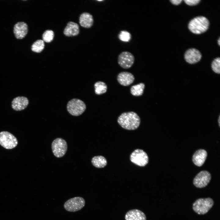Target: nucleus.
Returning a JSON list of instances; mask_svg holds the SVG:
<instances>
[{"mask_svg":"<svg viewBox=\"0 0 220 220\" xmlns=\"http://www.w3.org/2000/svg\"><path fill=\"white\" fill-rule=\"evenodd\" d=\"M85 201L81 197H76L71 198L64 203V207L67 211L75 212L81 210L85 205Z\"/></svg>","mask_w":220,"mask_h":220,"instance_id":"nucleus-6","label":"nucleus"},{"mask_svg":"<svg viewBox=\"0 0 220 220\" xmlns=\"http://www.w3.org/2000/svg\"><path fill=\"white\" fill-rule=\"evenodd\" d=\"M91 163L95 167L102 168L107 164V161L104 156H95L91 160Z\"/></svg>","mask_w":220,"mask_h":220,"instance_id":"nucleus-19","label":"nucleus"},{"mask_svg":"<svg viewBox=\"0 0 220 220\" xmlns=\"http://www.w3.org/2000/svg\"><path fill=\"white\" fill-rule=\"evenodd\" d=\"M201 57L200 52L195 48H191L187 50L184 55L186 61L190 64H194L199 62Z\"/></svg>","mask_w":220,"mask_h":220,"instance_id":"nucleus-11","label":"nucleus"},{"mask_svg":"<svg viewBox=\"0 0 220 220\" xmlns=\"http://www.w3.org/2000/svg\"><path fill=\"white\" fill-rule=\"evenodd\" d=\"M209 25L208 20L205 17L199 16L192 19L188 24V27L193 33L202 34L208 29Z\"/></svg>","mask_w":220,"mask_h":220,"instance_id":"nucleus-2","label":"nucleus"},{"mask_svg":"<svg viewBox=\"0 0 220 220\" xmlns=\"http://www.w3.org/2000/svg\"><path fill=\"white\" fill-rule=\"evenodd\" d=\"M54 36V32L52 30H47L43 34V40L46 42H50L53 40Z\"/></svg>","mask_w":220,"mask_h":220,"instance_id":"nucleus-23","label":"nucleus"},{"mask_svg":"<svg viewBox=\"0 0 220 220\" xmlns=\"http://www.w3.org/2000/svg\"><path fill=\"white\" fill-rule=\"evenodd\" d=\"M29 104L28 99L24 96L17 97L14 98L12 102V108L16 111L25 109Z\"/></svg>","mask_w":220,"mask_h":220,"instance_id":"nucleus-14","label":"nucleus"},{"mask_svg":"<svg viewBox=\"0 0 220 220\" xmlns=\"http://www.w3.org/2000/svg\"><path fill=\"white\" fill-rule=\"evenodd\" d=\"M135 61L134 55L130 52L124 51L121 52L118 58V63L119 65L124 69L130 68L134 64Z\"/></svg>","mask_w":220,"mask_h":220,"instance_id":"nucleus-9","label":"nucleus"},{"mask_svg":"<svg viewBox=\"0 0 220 220\" xmlns=\"http://www.w3.org/2000/svg\"><path fill=\"white\" fill-rule=\"evenodd\" d=\"M51 148L55 156L59 158L62 157L65 154L67 150V143L61 138H57L52 142Z\"/></svg>","mask_w":220,"mask_h":220,"instance_id":"nucleus-5","label":"nucleus"},{"mask_svg":"<svg viewBox=\"0 0 220 220\" xmlns=\"http://www.w3.org/2000/svg\"><path fill=\"white\" fill-rule=\"evenodd\" d=\"M95 92L97 95H101L105 93L107 89V86L104 82L98 81L94 84Z\"/></svg>","mask_w":220,"mask_h":220,"instance_id":"nucleus-21","label":"nucleus"},{"mask_svg":"<svg viewBox=\"0 0 220 220\" xmlns=\"http://www.w3.org/2000/svg\"><path fill=\"white\" fill-rule=\"evenodd\" d=\"M125 220H146L145 214L140 210L134 209L128 211L125 216Z\"/></svg>","mask_w":220,"mask_h":220,"instance_id":"nucleus-16","label":"nucleus"},{"mask_svg":"<svg viewBox=\"0 0 220 220\" xmlns=\"http://www.w3.org/2000/svg\"><path fill=\"white\" fill-rule=\"evenodd\" d=\"M28 26L26 23L20 22L16 24L13 27V33L15 37L18 39L24 38L28 32Z\"/></svg>","mask_w":220,"mask_h":220,"instance_id":"nucleus-12","label":"nucleus"},{"mask_svg":"<svg viewBox=\"0 0 220 220\" xmlns=\"http://www.w3.org/2000/svg\"><path fill=\"white\" fill-rule=\"evenodd\" d=\"M44 46V43L43 40H38L32 44L31 49L34 52L39 53L42 51Z\"/></svg>","mask_w":220,"mask_h":220,"instance_id":"nucleus-22","label":"nucleus"},{"mask_svg":"<svg viewBox=\"0 0 220 220\" xmlns=\"http://www.w3.org/2000/svg\"><path fill=\"white\" fill-rule=\"evenodd\" d=\"M131 161L140 167H144L148 162V157L147 154L141 149H136L131 154L130 156Z\"/></svg>","mask_w":220,"mask_h":220,"instance_id":"nucleus-8","label":"nucleus"},{"mask_svg":"<svg viewBox=\"0 0 220 220\" xmlns=\"http://www.w3.org/2000/svg\"><path fill=\"white\" fill-rule=\"evenodd\" d=\"M145 84L143 83L132 86L130 89V92L132 95L135 96H139L142 95L144 92Z\"/></svg>","mask_w":220,"mask_h":220,"instance_id":"nucleus-20","label":"nucleus"},{"mask_svg":"<svg viewBox=\"0 0 220 220\" xmlns=\"http://www.w3.org/2000/svg\"><path fill=\"white\" fill-rule=\"evenodd\" d=\"M79 32V25L77 24L72 22H70L68 23L64 32V34L68 36L76 35Z\"/></svg>","mask_w":220,"mask_h":220,"instance_id":"nucleus-18","label":"nucleus"},{"mask_svg":"<svg viewBox=\"0 0 220 220\" xmlns=\"http://www.w3.org/2000/svg\"><path fill=\"white\" fill-rule=\"evenodd\" d=\"M171 3L174 5H178L180 4L182 2V0H170Z\"/></svg>","mask_w":220,"mask_h":220,"instance_id":"nucleus-27","label":"nucleus"},{"mask_svg":"<svg viewBox=\"0 0 220 220\" xmlns=\"http://www.w3.org/2000/svg\"><path fill=\"white\" fill-rule=\"evenodd\" d=\"M218 43L219 46L220 45V38H219V39L218 40Z\"/></svg>","mask_w":220,"mask_h":220,"instance_id":"nucleus-28","label":"nucleus"},{"mask_svg":"<svg viewBox=\"0 0 220 220\" xmlns=\"http://www.w3.org/2000/svg\"><path fill=\"white\" fill-rule=\"evenodd\" d=\"M210 174L206 170L198 173L194 178L193 184L197 188H201L207 185L211 180Z\"/></svg>","mask_w":220,"mask_h":220,"instance_id":"nucleus-10","label":"nucleus"},{"mask_svg":"<svg viewBox=\"0 0 220 220\" xmlns=\"http://www.w3.org/2000/svg\"><path fill=\"white\" fill-rule=\"evenodd\" d=\"M218 123H219V125L220 126V116H219V119H218Z\"/></svg>","mask_w":220,"mask_h":220,"instance_id":"nucleus-29","label":"nucleus"},{"mask_svg":"<svg viewBox=\"0 0 220 220\" xmlns=\"http://www.w3.org/2000/svg\"><path fill=\"white\" fill-rule=\"evenodd\" d=\"M86 109V105L82 100L74 98L69 101L67 105V109L71 115L78 116L81 115Z\"/></svg>","mask_w":220,"mask_h":220,"instance_id":"nucleus-4","label":"nucleus"},{"mask_svg":"<svg viewBox=\"0 0 220 220\" xmlns=\"http://www.w3.org/2000/svg\"><path fill=\"white\" fill-rule=\"evenodd\" d=\"M134 75L130 72H123L119 73L117 76L118 82L121 85L127 86L132 84L134 81Z\"/></svg>","mask_w":220,"mask_h":220,"instance_id":"nucleus-13","label":"nucleus"},{"mask_svg":"<svg viewBox=\"0 0 220 220\" xmlns=\"http://www.w3.org/2000/svg\"><path fill=\"white\" fill-rule=\"evenodd\" d=\"M214 201L211 198H200L196 200L193 204V210L200 215L207 213L212 208Z\"/></svg>","mask_w":220,"mask_h":220,"instance_id":"nucleus-3","label":"nucleus"},{"mask_svg":"<svg viewBox=\"0 0 220 220\" xmlns=\"http://www.w3.org/2000/svg\"><path fill=\"white\" fill-rule=\"evenodd\" d=\"M79 22L82 26L87 28H90L93 24V16L88 13H83L80 16Z\"/></svg>","mask_w":220,"mask_h":220,"instance_id":"nucleus-17","label":"nucleus"},{"mask_svg":"<svg viewBox=\"0 0 220 220\" xmlns=\"http://www.w3.org/2000/svg\"><path fill=\"white\" fill-rule=\"evenodd\" d=\"M207 156V153L204 149L196 151L194 154L192 160L194 163L197 166H202L204 163Z\"/></svg>","mask_w":220,"mask_h":220,"instance_id":"nucleus-15","label":"nucleus"},{"mask_svg":"<svg viewBox=\"0 0 220 220\" xmlns=\"http://www.w3.org/2000/svg\"><path fill=\"white\" fill-rule=\"evenodd\" d=\"M211 68L213 71L217 74L220 73V58L218 57L215 59L211 64Z\"/></svg>","mask_w":220,"mask_h":220,"instance_id":"nucleus-25","label":"nucleus"},{"mask_svg":"<svg viewBox=\"0 0 220 220\" xmlns=\"http://www.w3.org/2000/svg\"><path fill=\"white\" fill-rule=\"evenodd\" d=\"M18 144L16 138L12 134L6 131L0 132V145L7 149L15 148Z\"/></svg>","mask_w":220,"mask_h":220,"instance_id":"nucleus-7","label":"nucleus"},{"mask_svg":"<svg viewBox=\"0 0 220 220\" xmlns=\"http://www.w3.org/2000/svg\"><path fill=\"white\" fill-rule=\"evenodd\" d=\"M131 36L130 33L125 30L121 31L118 35L119 39L125 42H129L131 39Z\"/></svg>","mask_w":220,"mask_h":220,"instance_id":"nucleus-24","label":"nucleus"},{"mask_svg":"<svg viewBox=\"0 0 220 220\" xmlns=\"http://www.w3.org/2000/svg\"><path fill=\"white\" fill-rule=\"evenodd\" d=\"M184 1L187 4L190 6L197 5L200 1V0H184Z\"/></svg>","mask_w":220,"mask_h":220,"instance_id":"nucleus-26","label":"nucleus"},{"mask_svg":"<svg viewBox=\"0 0 220 220\" xmlns=\"http://www.w3.org/2000/svg\"><path fill=\"white\" fill-rule=\"evenodd\" d=\"M117 122L123 128L133 130L139 127L141 120L137 113L131 111L122 113L118 117Z\"/></svg>","mask_w":220,"mask_h":220,"instance_id":"nucleus-1","label":"nucleus"}]
</instances>
